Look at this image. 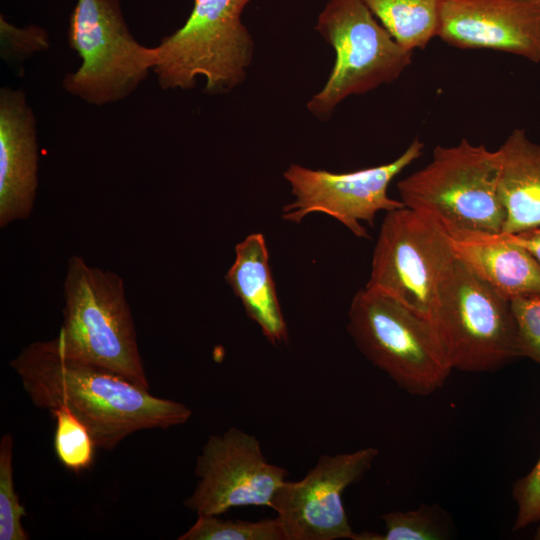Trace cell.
Returning <instances> with one entry per match:
<instances>
[{
	"instance_id": "6da1fadb",
	"label": "cell",
	"mask_w": 540,
	"mask_h": 540,
	"mask_svg": "<svg viewBox=\"0 0 540 540\" xmlns=\"http://www.w3.org/2000/svg\"><path fill=\"white\" fill-rule=\"evenodd\" d=\"M10 367L36 407L70 411L105 451L131 434L179 426L192 416L178 401L156 397L111 371L66 356L55 338L29 343Z\"/></svg>"
},
{
	"instance_id": "7a4b0ae2",
	"label": "cell",
	"mask_w": 540,
	"mask_h": 540,
	"mask_svg": "<svg viewBox=\"0 0 540 540\" xmlns=\"http://www.w3.org/2000/svg\"><path fill=\"white\" fill-rule=\"evenodd\" d=\"M63 297V320L55 337L61 351L150 391L123 279L72 255Z\"/></svg>"
},
{
	"instance_id": "3957f363",
	"label": "cell",
	"mask_w": 540,
	"mask_h": 540,
	"mask_svg": "<svg viewBox=\"0 0 540 540\" xmlns=\"http://www.w3.org/2000/svg\"><path fill=\"white\" fill-rule=\"evenodd\" d=\"M498 150L462 139L438 145L432 160L401 179L397 189L405 207L427 214L449 235L502 233L506 212L498 192Z\"/></svg>"
},
{
	"instance_id": "277c9868",
	"label": "cell",
	"mask_w": 540,
	"mask_h": 540,
	"mask_svg": "<svg viewBox=\"0 0 540 540\" xmlns=\"http://www.w3.org/2000/svg\"><path fill=\"white\" fill-rule=\"evenodd\" d=\"M347 330L365 358L410 394H432L453 370L435 323L379 290L354 295Z\"/></svg>"
},
{
	"instance_id": "5b68a950",
	"label": "cell",
	"mask_w": 540,
	"mask_h": 540,
	"mask_svg": "<svg viewBox=\"0 0 540 540\" xmlns=\"http://www.w3.org/2000/svg\"><path fill=\"white\" fill-rule=\"evenodd\" d=\"M251 0H194L186 22L156 46L153 68L163 89L188 90L196 79L205 91L226 93L246 78L254 54L253 39L241 21Z\"/></svg>"
},
{
	"instance_id": "8992f818",
	"label": "cell",
	"mask_w": 540,
	"mask_h": 540,
	"mask_svg": "<svg viewBox=\"0 0 540 540\" xmlns=\"http://www.w3.org/2000/svg\"><path fill=\"white\" fill-rule=\"evenodd\" d=\"M315 29L336 56L325 85L307 103L319 119H329L348 96L394 82L412 62L413 51L392 37L363 0H328Z\"/></svg>"
},
{
	"instance_id": "52a82bcc",
	"label": "cell",
	"mask_w": 540,
	"mask_h": 540,
	"mask_svg": "<svg viewBox=\"0 0 540 540\" xmlns=\"http://www.w3.org/2000/svg\"><path fill=\"white\" fill-rule=\"evenodd\" d=\"M432 321L452 369L495 371L521 357L511 301L457 258L439 290Z\"/></svg>"
},
{
	"instance_id": "ba28073f",
	"label": "cell",
	"mask_w": 540,
	"mask_h": 540,
	"mask_svg": "<svg viewBox=\"0 0 540 540\" xmlns=\"http://www.w3.org/2000/svg\"><path fill=\"white\" fill-rule=\"evenodd\" d=\"M82 63L65 76V90L87 103L120 101L139 86L157 61L155 47L130 33L118 0H77L67 32Z\"/></svg>"
},
{
	"instance_id": "9c48e42d",
	"label": "cell",
	"mask_w": 540,
	"mask_h": 540,
	"mask_svg": "<svg viewBox=\"0 0 540 540\" xmlns=\"http://www.w3.org/2000/svg\"><path fill=\"white\" fill-rule=\"evenodd\" d=\"M455 258L450 235L436 220L405 206L391 210L382 221L365 287L432 320Z\"/></svg>"
},
{
	"instance_id": "30bf717a",
	"label": "cell",
	"mask_w": 540,
	"mask_h": 540,
	"mask_svg": "<svg viewBox=\"0 0 540 540\" xmlns=\"http://www.w3.org/2000/svg\"><path fill=\"white\" fill-rule=\"evenodd\" d=\"M423 151L424 143L415 138L395 160L347 173L291 164L283 176L295 199L282 207L281 217L298 224L311 213H323L339 221L356 237L368 239L362 222L372 226L378 212L404 207L401 200L388 196V186Z\"/></svg>"
},
{
	"instance_id": "8fae6325",
	"label": "cell",
	"mask_w": 540,
	"mask_h": 540,
	"mask_svg": "<svg viewBox=\"0 0 540 540\" xmlns=\"http://www.w3.org/2000/svg\"><path fill=\"white\" fill-rule=\"evenodd\" d=\"M198 478L184 506L197 516H219L243 506H267L288 471L268 462L259 440L238 428L210 435L196 459Z\"/></svg>"
},
{
	"instance_id": "7c38bea8",
	"label": "cell",
	"mask_w": 540,
	"mask_h": 540,
	"mask_svg": "<svg viewBox=\"0 0 540 540\" xmlns=\"http://www.w3.org/2000/svg\"><path fill=\"white\" fill-rule=\"evenodd\" d=\"M378 454L375 447L326 454L302 479L286 480L270 507L277 512L287 540H355L342 495L370 470Z\"/></svg>"
},
{
	"instance_id": "4fadbf2b",
	"label": "cell",
	"mask_w": 540,
	"mask_h": 540,
	"mask_svg": "<svg viewBox=\"0 0 540 540\" xmlns=\"http://www.w3.org/2000/svg\"><path fill=\"white\" fill-rule=\"evenodd\" d=\"M437 37L540 62V0H442Z\"/></svg>"
},
{
	"instance_id": "5bb4252c",
	"label": "cell",
	"mask_w": 540,
	"mask_h": 540,
	"mask_svg": "<svg viewBox=\"0 0 540 540\" xmlns=\"http://www.w3.org/2000/svg\"><path fill=\"white\" fill-rule=\"evenodd\" d=\"M36 118L22 90H0V228L27 219L38 188Z\"/></svg>"
},
{
	"instance_id": "9a60e30c",
	"label": "cell",
	"mask_w": 540,
	"mask_h": 540,
	"mask_svg": "<svg viewBox=\"0 0 540 540\" xmlns=\"http://www.w3.org/2000/svg\"><path fill=\"white\" fill-rule=\"evenodd\" d=\"M457 259L508 300L540 296V263L501 234L450 235Z\"/></svg>"
},
{
	"instance_id": "2e32d148",
	"label": "cell",
	"mask_w": 540,
	"mask_h": 540,
	"mask_svg": "<svg viewBox=\"0 0 540 540\" xmlns=\"http://www.w3.org/2000/svg\"><path fill=\"white\" fill-rule=\"evenodd\" d=\"M225 280L247 316L273 345L287 343L288 329L273 280L269 252L262 233H252L235 246V258Z\"/></svg>"
},
{
	"instance_id": "e0dca14e",
	"label": "cell",
	"mask_w": 540,
	"mask_h": 540,
	"mask_svg": "<svg viewBox=\"0 0 540 540\" xmlns=\"http://www.w3.org/2000/svg\"><path fill=\"white\" fill-rule=\"evenodd\" d=\"M497 150L498 192L506 212L502 233L540 228V144L514 129Z\"/></svg>"
},
{
	"instance_id": "ac0fdd59",
	"label": "cell",
	"mask_w": 540,
	"mask_h": 540,
	"mask_svg": "<svg viewBox=\"0 0 540 540\" xmlns=\"http://www.w3.org/2000/svg\"><path fill=\"white\" fill-rule=\"evenodd\" d=\"M404 48L424 49L437 37L442 0H363Z\"/></svg>"
},
{
	"instance_id": "d6986e66",
	"label": "cell",
	"mask_w": 540,
	"mask_h": 540,
	"mask_svg": "<svg viewBox=\"0 0 540 540\" xmlns=\"http://www.w3.org/2000/svg\"><path fill=\"white\" fill-rule=\"evenodd\" d=\"M385 533L356 534L355 540H444L453 533L448 513L438 504H421L415 510L393 511L382 515Z\"/></svg>"
},
{
	"instance_id": "ffe728a7",
	"label": "cell",
	"mask_w": 540,
	"mask_h": 540,
	"mask_svg": "<svg viewBox=\"0 0 540 540\" xmlns=\"http://www.w3.org/2000/svg\"><path fill=\"white\" fill-rule=\"evenodd\" d=\"M178 540H287V535L277 516L246 521L200 515Z\"/></svg>"
},
{
	"instance_id": "44dd1931",
	"label": "cell",
	"mask_w": 540,
	"mask_h": 540,
	"mask_svg": "<svg viewBox=\"0 0 540 540\" xmlns=\"http://www.w3.org/2000/svg\"><path fill=\"white\" fill-rule=\"evenodd\" d=\"M50 413L56 423L54 450L60 463L75 473L89 469L97 447L86 426L64 408Z\"/></svg>"
},
{
	"instance_id": "7402d4cb",
	"label": "cell",
	"mask_w": 540,
	"mask_h": 540,
	"mask_svg": "<svg viewBox=\"0 0 540 540\" xmlns=\"http://www.w3.org/2000/svg\"><path fill=\"white\" fill-rule=\"evenodd\" d=\"M13 451V435L4 433L0 438V540H28L22 524L26 511L14 486Z\"/></svg>"
},
{
	"instance_id": "603a6c76",
	"label": "cell",
	"mask_w": 540,
	"mask_h": 540,
	"mask_svg": "<svg viewBox=\"0 0 540 540\" xmlns=\"http://www.w3.org/2000/svg\"><path fill=\"white\" fill-rule=\"evenodd\" d=\"M521 357L540 364V296L511 300Z\"/></svg>"
},
{
	"instance_id": "cb8c5ba5",
	"label": "cell",
	"mask_w": 540,
	"mask_h": 540,
	"mask_svg": "<svg viewBox=\"0 0 540 540\" xmlns=\"http://www.w3.org/2000/svg\"><path fill=\"white\" fill-rule=\"evenodd\" d=\"M0 34L1 55L5 60H24L49 47V38L44 29L37 26L18 28L3 17L0 20Z\"/></svg>"
},
{
	"instance_id": "d4e9b609",
	"label": "cell",
	"mask_w": 540,
	"mask_h": 540,
	"mask_svg": "<svg viewBox=\"0 0 540 540\" xmlns=\"http://www.w3.org/2000/svg\"><path fill=\"white\" fill-rule=\"evenodd\" d=\"M512 497L517 505L514 530L540 522V458L528 474L514 483Z\"/></svg>"
},
{
	"instance_id": "484cf974",
	"label": "cell",
	"mask_w": 540,
	"mask_h": 540,
	"mask_svg": "<svg viewBox=\"0 0 540 540\" xmlns=\"http://www.w3.org/2000/svg\"><path fill=\"white\" fill-rule=\"evenodd\" d=\"M507 240L528 250L540 263V228L516 234H503Z\"/></svg>"
}]
</instances>
